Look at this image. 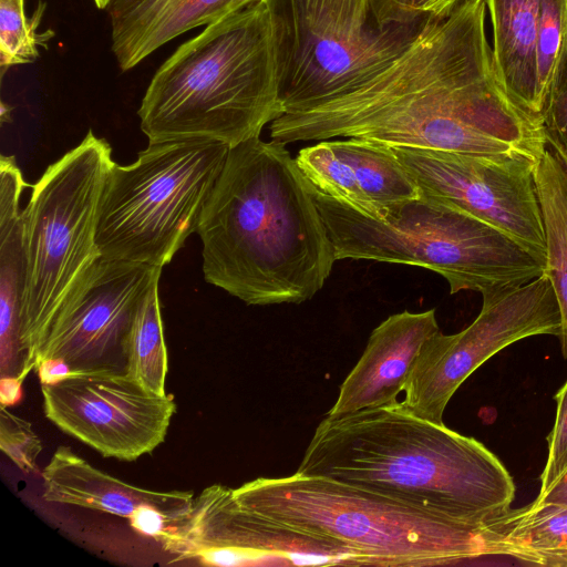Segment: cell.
I'll return each mask as SVG.
<instances>
[{"instance_id":"1","label":"cell","mask_w":567,"mask_h":567,"mask_svg":"<svg viewBox=\"0 0 567 567\" xmlns=\"http://www.w3.org/2000/svg\"><path fill=\"white\" fill-rule=\"evenodd\" d=\"M485 12V0H462L383 70L272 121L271 140L347 137L389 147L539 157L547 145L544 130L502 84Z\"/></svg>"},{"instance_id":"2","label":"cell","mask_w":567,"mask_h":567,"mask_svg":"<svg viewBox=\"0 0 567 567\" xmlns=\"http://www.w3.org/2000/svg\"><path fill=\"white\" fill-rule=\"evenodd\" d=\"M196 233L204 279L247 305L307 301L337 261L296 158L260 136L229 148Z\"/></svg>"},{"instance_id":"3","label":"cell","mask_w":567,"mask_h":567,"mask_svg":"<svg viewBox=\"0 0 567 567\" xmlns=\"http://www.w3.org/2000/svg\"><path fill=\"white\" fill-rule=\"evenodd\" d=\"M373 491L455 519L485 523L505 514L515 483L483 443L400 402L317 426L297 470Z\"/></svg>"},{"instance_id":"4","label":"cell","mask_w":567,"mask_h":567,"mask_svg":"<svg viewBox=\"0 0 567 567\" xmlns=\"http://www.w3.org/2000/svg\"><path fill=\"white\" fill-rule=\"evenodd\" d=\"M284 113L265 0L181 44L155 72L137 111L148 144L207 141L229 148L259 137Z\"/></svg>"},{"instance_id":"5","label":"cell","mask_w":567,"mask_h":567,"mask_svg":"<svg viewBox=\"0 0 567 567\" xmlns=\"http://www.w3.org/2000/svg\"><path fill=\"white\" fill-rule=\"evenodd\" d=\"M233 494L248 509L350 547L362 565L441 566L503 556L495 518L464 522L326 477H258Z\"/></svg>"},{"instance_id":"6","label":"cell","mask_w":567,"mask_h":567,"mask_svg":"<svg viewBox=\"0 0 567 567\" xmlns=\"http://www.w3.org/2000/svg\"><path fill=\"white\" fill-rule=\"evenodd\" d=\"M311 189L336 260L423 267L441 275L451 293L509 289L546 272V256L440 199L422 194L372 217Z\"/></svg>"},{"instance_id":"7","label":"cell","mask_w":567,"mask_h":567,"mask_svg":"<svg viewBox=\"0 0 567 567\" xmlns=\"http://www.w3.org/2000/svg\"><path fill=\"white\" fill-rule=\"evenodd\" d=\"M113 163L110 144L90 130L44 171L22 210L25 284L18 374L22 380L35 370L59 309L101 257L95 241L97 212Z\"/></svg>"},{"instance_id":"8","label":"cell","mask_w":567,"mask_h":567,"mask_svg":"<svg viewBox=\"0 0 567 567\" xmlns=\"http://www.w3.org/2000/svg\"><path fill=\"white\" fill-rule=\"evenodd\" d=\"M229 147L207 141L148 144L128 165L113 163L100 199L101 257L163 268L197 231Z\"/></svg>"},{"instance_id":"9","label":"cell","mask_w":567,"mask_h":567,"mask_svg":"<svg viewBox=\"0 0 567 567\" xmlns=\"http://www.w3.org/2000/svg\"><path fill=\"white\" fill-rule=\"evenodd\" d=\"M265 2L285 113L308 109L371 78L440 17L379 25L370 14L369 0Z\"/></svg>"},{"instance_id":"10","label":"cell","mask_w":567,"mask_h":567,"mask_svg":"<svg viewBox=\"0 0 567 567\" xmlns=\"http://www.w3.org/2000/svg\"><path fill=\"white\" fill-rule=\"evenodd\" d=\"M482 297V309L467 328L455 334L440 331L421 349L399 401L409 413L441 424L456 390L491 357L529 337L559 338L560 309L546 272Z\"/></svg>"},{"instance_id":"11","label":"cell","mask_w":567,"mask_h":567,"mask_svg":"<svg viewBox=\"0 0 567 567\" xmlns=\"http://www.w3.org/2000/svg\"><path fill=\"white\" fill-rule=\"evenodd\" d=\"M423 195L451 204L547 257L535 181L538 157L391 147Z\"/></svg>"},{"instance_id":"12","label":"cell","mask_w":567,"mask_h":567,"mask_svg":"<svg viewBox=\"0 0 567 567\" xmlns=\"http://www.w3.org/2000/svg\"><path fill=\"white\" fill-rule=\"evenodd\" d=\"M181 558L209 566H361L350 547L241 506L233 489L214 484L159 542Z\"/></svg>"},{"instance_id":"13","label":"cell","mask_w":567,"mask_h":567,"mask_svg":"<svg viewBox=\"0 0 567 567\" xmlns=\"http://www.w3.org/2000/svg\"><path fill=\"white\" fill-rule=\"evenodd\" d=\"M45 417L104 457L133 462L165 441L176 403L105 364L41 384Z\"/></svg>"},{"instance_id":"14","label":"cell","mask_w":567,"mask_h":567,"mask_svg":"<svg viewBox=\"0 0 567 567\" xmlns=\"http://www.w3.org/2000/svg\"><path fill=\"white\" fill-rule=\"evenodd\" d=\"M161 268L100 257L59 309L39 352L72 369L99 365L121 350L135 310ZM37 368V367H35Z\"/></svg>"},{"instance_id":"15","label":"cell","mask_w":567,"mask_h":567,"mask_svg":"<svg viewBox=\"0 0 567 567\" xmlns=\"http://www.w3.org/2000/svg\"><path fill=\"white\" fill-rule=\"evenodd\" d=\"M296 163L315 189L372 217L422 195L393 150L379 143L322 141L301 148Z\"/></svg>"},{"instance_id":"16","label":"cell","mask_w":567,"mask_h":567,"mask_svg":"<svg viewBox=\"0 0 567 567\" xmlns=\"http://www.w3.org/2000/svg\"><path fill=\"white\" fill-rule=\"evenodd\" d=\"M435 309L391 315L371 332L367 347L340 385L327 415H342L398 402L425 342L440 332Z\"/></svg>"},{"instance_id":"17","label":"cell","mask_w":567,"mask_h":567,"mask_svg":"<svg viewBox=\"0 0 567 567\" xmlns=\"http://www.w3.org/2000/svg\"><path fill=\"white\" fill-rule=\"evenodd\" d=\"M47 502L68 504L128 517L142 506L156 507L181 522L192 511L190 491L161 492L128 484L93 466L60 445L42 471Z\"/></svg>"},{"instance_id":"18","label":"cell","mask_w":567,"mask_h":567,"mask_svg":"<svg viewBox=\"0 0 567 567\" xmlns=\"http://www.w3.org/2000/svg\"><path fill=\"white\" fill-rule=\"evenodd\" d=\"M258 0H113L112 52L125 72L176 37Z\"/></svg>"},{"instance_id":"19","label":"cell","mask_w":567,"mask_h":567,"mask_svg":"<svg viewBox=\"0 0 567 567\" xmlns=\"http://www.w3.org/2000/svg\"><path fill=\"white\" fill-rule=\"evenodd\" d=\"M27 186L13 156L0 158V365L18 375L22 363L21 310L25 284L21 195Z\"/></svg>"},{"instance_id":"20","label":"cell","mask_w":567,"mask_h":567,"mask_svg":"<svg viewBox=\"0 0 567 567\" xmlns=\"http://www.w3.org/2000/svg\"><path fill=\"white\" fill-rule=\"evenodd\" d=\"M498 76L513 102L542 126L536 44L539 0H485ZM543 127V126H542Z\"/></svg>"},{"instance_id":"21","label":"cell","mask_w":567,"mask_h":567,"mask_svg":"<svg viewBox=\"0 0 567 567\" xmlns=\"http://www.w3.org/2000/svg\"><path fill=\"white\" fill-rule=\"evenodd\" d=\"M535 181L546 235V274L560 309L559 339L567 359V175L548 144L536 161Z\"/></svg>"},{"instance_id":"22","label":"cell","mask_w":567,"mask_h":567,"mask_svg":"<svg viewBox=\"0 0 567 567\" xmlns=\"http://www.w3.org/2000/svg\"><path fill=\"white\" fill-rule=\"evenodd\" d=\"M504 556L532 565L567 551V507L533 502L495 518Z\"/></svg>"},{"instance_id":"23","label":"cell","mask_w":567,"mask_h":567,"mask_svg":"<svg viewBox=\"0 0 567 567\" xmlns=\"http://www.w3.org/2000/svg\"><path fill=\"white\" fill-rule=\"evenodd\" d=\"M159 278L142 297L122 344L124 372L140 386L156 395H166L168 354L164 339Z\"/></svg>"},{"instance_id":"24","label":"cell","mask_w":567,"mask_h":567,"mask_svg":"<svg viewBox=\"0 0 567 567\" xmlns=\"http://www.w3.org/2000/svg\"><path fill=\"white\" fill-rule=\"evenodd\" d=\"M45 10L39 2L31 18L24 13V0H0V63L6 69L32 63L39 56V47L54 37L52 30L37 33V28Z\"/></svg>"},{"instance_id":"25","label":"cell","mask_w":567,"mask_h":567,"mask_svg":"<svg viewBox=\"0 0 567 567\" xmlns=\"http://www.w3.org/2000/svg\"><path fill=\"white\" fill-rule=\"evenodd\" d=\"M566 38L567 0H539L536 66L543 114Z\"/></svg>"},{"instance_id":"26","label":"cell","mask_w":567,"mask_h":567,"mask_svg":"<svg viewBox=\"0 0 567 567\" xmlns=\"http://www.w3.org/2000/svg\"><path fill=\"white\" fill-rule=\"evenodd\" d=\"M42 442L32 424L8 406L0 408V449L23 473L37 470V460L42 451Z\"/></svg>"},{"instance_id":"27","label":"cell","mask_w":567,"mask_h":567,"mask_svg":"<svg viewBox=\"0 0 567 567\" xmlns=\"http://www.w3.org/2000/svg\"><path fill=\"white\" fill-rule=\"evenodd\" d=\"M542 126L547 143L567 158V38L548 92Z\"/></svg>"},{"instance_id":"28","label":"cell","mask_w":567,"mask_h":567,"mask_svg":"<svg viewBox=\"0 0 567 567\" xmlns=\"http://www.w3.org/2000/svg\"><path fill=\"white\" fill-rule=\"evenodd\" d=\"M556 416L554 426L547 436L548 453L540 475L538 496L547 493L567 472V381L554 396Z\"/></svg>"},{"instance_id":"29","label":"cell","mask_w":567,"mask_h":567,"mask_svg":"<svg viewBox=\"0 0 567 567\" xmlns=\"http://www.w3.org/2000/svg\"><path fill=\"white\" fill-rule=\"evenodd\" d=\"M462 0H369L370 13L379 25L412 22L426 16H444Z\"/></svg>"},{"instance_id":"30","label":"cell","mask_w":567,"mask_h":567,"mask_svg":"<svg viewBox=\"0 0 567 567\" xmlns=\"http://www.w3.org/2000/svg\"><path fill=\"white\" fill-rule=\"evenodd\" d=\"M130 525L138 533L161 542L168 532L179 524L163 511L153 506H142L130 517Z\"/></svg>"},{"instance_id":"31","label":"cell","mask_w":567,"mask_h":567,"mask_svg":"<svg viewBox=\"0 0 567 567\" xmlns=\"http://www.w3.org/2000/svg\"><path fill=\"white\" fill-rule=\"evenodd\" d=\"M41 384H53L66 378L72 367L60 358H48L39 362L35 368Z\"/></svg>"},{"instance_id":"32","label":"cell","mask_w":567,"mask_h":567,"mask_svg":"<svg viewBox=\"0 0 567 567\" xmlns=\"http://www.w3.org/2000/svg\"><path fill=\"white\" fill-rule=\"evenodd\" d=\"M23 381L19 375H2L0 381L1 405L11 406L20 402Z\"/></svg>"},{"instance_id":"33","label":"cell","mask_w":567,"mask_h":567,"mask_svg":"<svg viewBox=\"0 0 567 567\" xmlns=\"http://www.w3.org/2000/svg\"><path fill=\"white\" fill-rule=\"evenodd\" d=\"M535 502L563 505L567 507V472L543 496H537Z\"/></svg>"},{"instance_id":"34","label":"cell","mask_w":567,"mask_h":567,"mask_svg":"<svg viewBox=\"0 0 567 567\" xmlns=\"http://www.w3.org/2000/svg\"><path fill=\"white\" fill-rule=\"evenodd\" d=\"M548 144V143H547ZM549 145V144H548ZM550 146V145H549ZM551 147V146H550ZM553 152L555 153V155L557 156V158L560 161L564 169H565V173L567 175V158L565 157V155L559 152L558 150L551 147Z\"/></svg>"},{"instance_id":"35","label":"cell","mask_w":567,"mask_h":567,"mask_svg":"<svg viewBox=\"0 0 567 567\" xmlns=\"http://www.w3.org/2000/svg\"><path fill=\"white\" fill-rule=\"evenodd\" d=\"M97 9H107L113 0H93Z\"/></svg>"}]
</instances>
